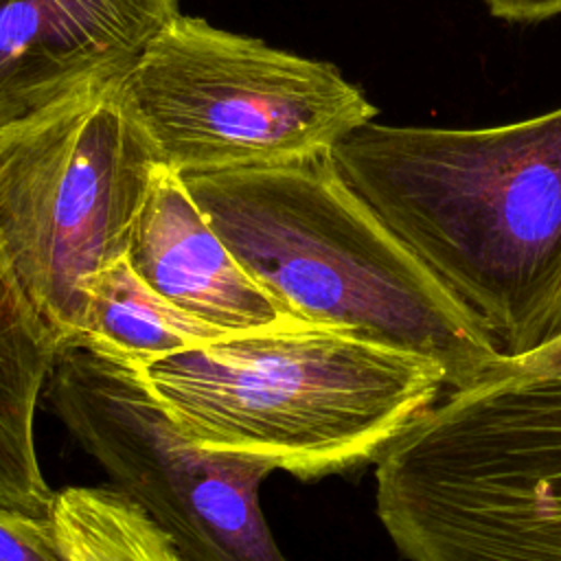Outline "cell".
<instances>
[{
	"label": "cell",
	"instance_id": "obj_8",
	"mask_svg": "<svg viewBox=\"0 0 561 561\" xmlns=\"http://www.w3.org/2000/svg\"><path fill=\"white\" fill-rule=\"evenodd\" d=\"M180 0H0V134L125 79Z\"/></svg>",
	"mask_w": 561,
	"mask_h": 561
},
{
	"label": "cell",
	"instance_id": "obj_14",
	"mask_svg": "<svg viewBox=\"0 0 561 561\" xmlns=\"http://www.w3.org/2000/svg\"><path fill=\"white\" fill-rule=\"evenodd\" d=\"M486 9L508 22H539L561 15V0H482Z\"/></svg>",
	"mask_w": 561,
	"mask_h": 561
},
{
	"label": "cell",
	"instance_id": "obj_6",
	"mask_svg": "<svg viewBox=\"0 0 561 561\" xmlns=\"http://www.w3.org/2000/svg\"><path fill=\"white\" fill-rule=\"evenodd\" d=\"M160 164L123 79L0 134V239L61 346L79 333L88 278L127 256Z\"/></svg>",
	"mask_w": 561,
	"mask_h": 561
},
{
	"label": "cell",
	"instance_id": "obj_10",
	"mask_svg": "<svg viewBox=\"0 0 561 561\" xmlns=\"http://www.w3.org/2000/svg\"><path fill=\"white\" fill-rule=\"evenodd\" d=\"M61 340L33 305L0 239V504L48 515V486L35 445V414L46 397Z\"/></svg>",
	"mask_w": 561,
	"mask_h": 561
},
{
	"label": "cell",
	"instance_id": "obj_5",
	"mask_svg": "<svg viewBox=\"0 0 561 561\" xmlns=\"http://www.w3.org/2000/svg\"><path fill=\"white\" fill-rule=\"evenodd\" d=\"M123 90L162 164L180 175L309 160L377 116L333 64L182 13Z\"/></svg>",
	"mask_w": 561,
	"mask_h": 561
},
{
	"label": "cell",
	"instance_id": "obj_7",
	"mask_svg": "<svg viewBox=\"0 0 561 561\" xmlns=\"http://www.w3.org/2000/svg\"><path fill=\"white\" fill-rule=\"evenodd\" d=\"M46 399L112 486L138 502L188 561H287L259 500L274 469L193 445L138 368L77 344L61 346Z\"/></svg>",
	"mask_w": 561,
	"mask_h": 561
},
{
	"label": "cell",
	"instance_id": "obj_1",
	"mask_svg": "<svg viewBox=\"0 0 561 561\" xmlns=\"http://www.w3.org/2000/svg\"><path fill=\"white\" fill-rule=\"evenodd\" d=\"M331 162L504 355L561 331V107L482 129L370 121Z\"/></svg>",
	"mask_w": 561,
	"mask_h": 561
},
{
	"label": "cell",
	"instance_id": "obj_2",
	"mask_svg": "<svg viewBox=\"0 0 561 561\" xmlns=\"http://www.w3.org/2000/svg\"><path fill=\"white\" fill-rule=\"evenodd\" d=\"M182 178L241 265L298 318L427 359L451 390L504 357L484 322L340 178L331 153Z\"/></svg>",
	"mask_w": 561,
	"mask_h": 561
},
{
	"label": "cell",
	"instance_id": "obj_4",
	"mask_svg": "<svg viewBox=\"0 0 561 561\" xmlns=\"http://www.w3.org/2000/svg\"><path fill=\"white\" fill-rule=\"evenodd\" d=\"M375 465L408 561H561V331L451 390Z\"/></svg>",
	"mask_w": 561,
	"mask_h": 561
},
{
	"label": "cell",
	"instance_id": "obj_9",
	"mask_svg": "<svg viewBox=\"0 0 561 561\" xmlns=\"http://www.w3.org/2000/svg\"><path fill=\"white\" fill-rule=\"evenodd\" d=\"M127 261L167 300L228 333L296 316L241 265L184 178L164 164L153 175Z\"/></svg>",
	"mask_w": 561,
	"mask_h": 561
},
{
	"label": "cell",
	"instance_id": "obj_13",
	"mask_svg": "<svg viewBox=\"0 0 561 561\" xmlns=\"http://www.w3.org/2000/svg\"><path fill=\"white\" fill-rule=\"evenodd\" d=\"M0 561H66L53 519L0 504Z\"/></svg>",
	"mask_w": 561,
	"mask_h": 561
},
{
	"label": "cell",
	"instance_id": "obj_12",
	"mask_svg": "<svg viewBox=\"0 0 561 561\" xmlns=\"http://www.w3.org/2000/svg\"><path fill=\"white\" fill-rule=\"evenodd\" d=\"M48 517L66 561H188L173 537L116 486L55 491Z\"/></svg>",
	"mask_w": 561,
	"mask_h": 561
},
{
	"label": "cell",
	"instance_id": "obj_3",
	"mask_svg": "<svg viewBox=\"0 0 561 561\" xmlns=\"http://www.w3.org/2000/svg\"><path fill=\"white\" fill-rule=\"evenodd\" d=\"M140 375L193 445L302 482L377 462L447 388L427 359L298 316L160 357Z\"/></svg>",
	"mask_w": 561,
	"mask_h": 561
},
{
	"label": "cell",
	"instance_id": "obj_11",
	"mask_svg": "<svg viewBox=\"0 0 561 561\" xmlns=\"http://www.w3.org/2000/svg\"><path fill=\"white\" fill-rule=\"evenodd\" d=\"M226 333L167 300L123 256L88 278L79 333L64 346L77 344L140 370Z\"/></svg>",
	"mask_w": 561,
	"mask_h": 561
}]
</instances>
